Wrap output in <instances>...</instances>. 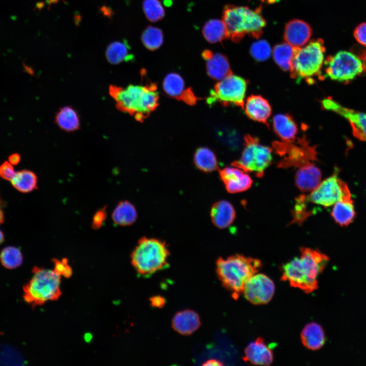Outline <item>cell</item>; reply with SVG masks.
<instances>
[{
  "label": "cell",
  "instance_id": "obj_1",
  "mask_svg": "<svg viewBox=\"0 0 366 366\" xmlns=\"http://www.w3.org/2000/svg\"><path fill=\"white\" fill-rule=\"evenodd\" d=\"M328 261V257L318 250L302 248L299 258L295 257L282 266L281 280L306 293H312L318 288V277Z\"/></svg>",
  "mask_w": 366,
  "mask_h": 366
},
{
  "label": "cell",
  "instance_id": "obj_2",
  "mask_svg": "<svg viewBox=\"0 0 366 366\" xmlns=\"http://www.w3.org/2000/svg\"><path fill=\"white\" fill-rule=\"evenodd\" d=\"M109 93L118 110L129 114L140 122L159 105L157 85L152 82L145 85L130 84L125 87L110 85Z\"/></svg>",
  "mask_w": 366,
  "mask_h": 366
},
{
  "label": "cell",
  "instance_id": "obj_3",
  "mask_svg": "<svg viewBox=\"0 0 366 366\" xmlns=\"http://www.w3.org/2000/svg\"><path fill=\"white\" fill-rule=\"evenodd\" d=\"M261 266L260 260L236 254L226 258H219L216 272L224 287L236 299L242 293L247 281L259 271Z\"/></svg>",
  "mask_w": 366,
  "mask_h": 366
},
{
  "label": "cell",
  "instance_id": "obj_4",
  "mask_svg": "<svg viewBox=\"0 0 366 366\" xmlns=\"http://www.w3.org/2000/svg\"><path fill=\"white\" fill-rule=\"evenodd\" d=\"M222 18L228 38L234 43L240 41L247 34L259 38L266 24L260 8L253 10L248 7L226 5L223 9Z\"/></svg>",
  "mask_w": 366,
  "mask_h": 366
},
{
  "label": "cell",
  "instance_id": "obj_5",
  "mask_svg": "<svg viewBox=\"0 0 366 366\" xmlns=\"http://www.w3.org/2000/svg\"><path fill=\"white\" fill-rule=\"evenodd\" d=\"M170 256L166 243L159 239L143 237L131 254V262L142 276H149L166 268Z\"/></svg>",
  "mask_w": 366,
  "mask_h": 366
},
{
  "label": "cell",
  "instance_id": "obj_6",
  "mask_svg": "<svg viewBox=\"0 0 366 366\" xmlns=\"http://www.w3.org/2000/svg\"><path fill=\"white\" fill-rule=\"evenodd\" d=\"M32 272V277L23 287L24 300L34 308L58 299L62 293L61 276L53 269L38 266L33 267Z\"/></svg>",
  "mask_w": 366,
  "mask_h": 366
},
{
  "label": "cell",
  "instance_id": "obj_7",
  "mask_svg": "<svg viewBox=\"0 0 366 366\" xmlns=\"http://www.w3.org/2000/svg\"><path fill=\"white\" fill-rule=\"evenodd\" d=\"M325 47L322 39L312 40L303 48H297L292 59L291 77L297 80L306 79L313 82V78L321 77Z\"/></svg>",
  "mask_w": 366,
  "mask_h": 366
},
{
  "label": "cell",
  "instance_id": "obj_8",
  "mask_svg": "<svg viewBox=\"0 0 366 366\" xmlns=\"http://www.w3.org/2000/svg\"><path fill=\"white\" fill-rule=\"evenodd\" d=\"M245 147L240 159L233 162L232 165L246 172H254L261 177L264 170L271 163L272 149L260 143L258 138L247 135L244 138Z\"/></svg>",
  "mask_w": 366,
  "mask_h": 366
},
{
  "label": "cell",
  "instance_id": "obj_9",
  "mask_svg": "<svg viewBox=\"0 0 366 366\" xmlns=\"http://www.w3.org/2000/svg\"><path fill=\"white\" fill-rule=\"evenodd\" d=\"M299 198L306 204L311 203L329 207L337 202L351 198L347 184L338 177V170L332 175L320 182L308 195H301Z\"/></svg>",
  "mask_w": 366,
  "mask_h": 366
},
{
  "label": "cell",
  "instance_id": "obj_10",
  "mask_svg": "<svg viewBox=\"0 0 366 366\" xmlns=\"http://www.w3.org/2000/svg\"><path fill=\"white\" fill-rule=\"evenodd\" d=\"M325 72L331 79L342 82L353 80L365 70L363 60L355 54L341 51L325 60Z\"/></svg>",
  "mask_w": 366,
  "mask_h": 366
},
{
  "label": "cell",
  "instance_id": "obj_11",
  "mask_svg": "<svg viewBox=\"0 0 366 366\" xmlns=\"http://www.w3.org/2000/svg\"><path fill=\"white\" fill-rule=\"evenodd\" d=\"M247 81L233 74L217 82L207 99L208 103L219 102L224 106L234 105L243 109Z\"/></svg>",
  "mask_w": 366,
  "mask_h": 366
},
{
  "label": "cell",
  "instance_id": "obj_12",
  "mask_svg": "<svg viewBox=\"0 0 366 366\" xmlns=\"http://www.w3.org/2000/svg\"><path fill=\"white\" fill-rule=\"evenodd\" d=\"M272 146L277 154L283 159L279 167H300L317 160L315 147L310 145L305 136L298 139L296 144L289 142H274Z\"/></svg>",
  "mask_w": 366,
  "mask_h": 366
},
{
  "label": "cell",
  "instance_id": "obj_13",
  "mask_svg": "<svg viewBox=\"0 0 366 366\" xmlns=\"http://www.w3.org/2000/svg\"><path fill=\"white\" fill-rule=\"evenodd\" d=\"M274 284L267 276L255 274L246 283L242 293L245 298L254 304L268 303L274 293Z\"/></svg>",
  "mask_w": 366,
  "mask_h": 366
},
{
  "label": "cell",
  "instance_id": "obj_14",
  "mask_svg": "<svg viewBox=\"0 0 366 366\" xmlns=\"http://www.w3.org/2000/svg\"><path fill=\"white\" fill-rule=\"evenodd\" d=\"M321 105L324 109L333 111L345 118L349 122L354 136L366 141V113L345 107L329 98L322 100Z\"/></svg>",
  "mask_w": 366,
  "mask_h": 366
},
{
  "label": "cell",
  "instance_id": "obj_15",
  "mask_svg": "<svg viewBox=\"0 0 366 366\" xmlns=\"http://www.w3.org/2000/svg\"><path fill=\"white\" fill-rule=\"evenodd\" d=\"M163 88L168 96L189 105H195L199 100L191 88L186 87L183 78L177 73H170L165 76Z\"/></svg>",
  "mask_w": 366,
  "mask_h": 366
},
{
  "label": "cell",
  "instance_id": "obj_16",
  "mask_svg": "<svg viewBox=\"0 0 366 366\" xmlns=\"http://www.w3.org/2000/svg\"><path fill=\"white\" fill-rule=\"evenodd\" d=\"M219 174L226 189L230 193L246 191L252 184L250 176L236 167H225L219 171Z\"/></svg>",
  "mask_w": 366,
  "mask_h": 366
},
{
  "label": "cell",
  "instance_id": "obj_17",
  "mask_svg": "<svg viewBox=\"0 0 366 366\" xmlns=\"http://www.w3.org/2000/svg\"><path fill=\"white\" fill-rule=\"evenodd\" d=\"M312 34V29L308 23L301 20L293 19L286 25L284 38L292 46L300 48L308 42Z\"/></svg>",
  "mask_w": 366,
  "mask_h": 366
},
{
  "label": "cell",
  "instance_id": "obj_18",
  "mask_svg": "<svg viewBox=\"0 0 366 366\" xmlns=\"http://www.w3.org/2000/svg\"><path fill=\"white\" fill-rule=\"evenodd\" d=\"M243 359L253 364L268 365L273 361V352L264 339L259 337L246 348Z\"/></svg>",
  "mask_w": 366,
  "mask_h": 366
},
{
  "label": "cell",
  "instance_id": "obj_19",
  "mask_svg": "<svg viewBox=\"0 0 366 366\" xmlns=\"http://www.w3.org/2000/svg\"><path fill=\"white\" fill-rule=\"evenodd\" d=\"M243 109L250 119L268 126V119L271 114V107L268 101L260 95L249 96L244 104Z\"/></svg>",
  "mask_w": 366,
  "mask_h": 366
},
{
  "label": "cell",
  "instance_id": "obj_20",
  "mask_svg": "<svg viewBox=\"0 0 366 366\" xmlns=\"http://www.w3.org/2000/svg\"><path fill=\"white\" fill-rule=\"evenodd\" d=\"M321 173L313 162L298 168L295 176L298 189L303 193L311 192L320 183Z\"/></svg>",
  "mask_w": 366,
  "mask_h": 366
},
{
  "label": "cell",
  "instance_id": "obj_21",
  "mask_svg": "<svg viewBox=\"0 0 366 366\" xmlns=\"http://www.w3.org/2000/svg\"><path fill=\"white\" fill-rule=\"evenodd\" d=\"M201 325L198 314L191 310H185L177 313L172 320V326L177 332L189 335L194 332Z\"/></svg>",
  "mask_w": 366,
  "mask_h": 366
},
{
  "label": "cell",
  "instance_id": "obj_22",
  "mask_svg": "<svg viewBox=\"0 0 366 366\" xmlns=\"http://www.w3.org/2000/svg\"><path fill=\"white\" fill-rule=\"evenodd\" d=\"M210 215L212 223L217 227L224 229L233 223L236 212L234 207L229 202L222 200L212 205Z\"/></svg>",
  "mask_w": 366,
  "mask_h": 366
},
{
  "label": "cell",
  "instance_id": "obj_23",
  "mask_svg": "<svg viewBox=\"0 0 366 366\" xmlns=\"http://www.w3.org/2000/svg\"><path fill=\"white\" fill-rule=\"evenodd\" d=\"M272 127L276 134L285 142H292L298 132L297 125L289 114H278L273 117Z\"/></svg>",
  "mask_w": 366,
  "mask_h": 366
},
{
  "label": "cell",
  "instance_id": "obj_24",
  "mask_svg": "<svg viewBox=\"0 0 366 366\" xmlns=\"http://www.w3.org/2000/svg\"><path fill=\"white\" fill-rule=\"evenodd\" d=\"M300 337L303 346L312 350L320 349L325 342V333L322 327L315 322L307 324L303 328Z\"/></svg>",
  "mask_w": 366,
  "mask_h": 366
},
{
  "label": "cell",
  "instance_id": "obj_25",
  "mask_svg": "<svg viewBox=\"0 0 366 366\" xmlns=\"http://www.w3.org/2000/svg\"><path fill=\"white\" fill-rule=\"evenodd\" d=\"M207 75L212 79L221 80L232 74L227 57L222 53H216L206 60Z\"/></svg>",
  "mask_w": 366,
  "mask_h": 366
},
{
  "label": "cell",
  "instance_id": "obj_26",
  "mask_svg": "<svg viewBox=\"0 0 366 366\" xmlns=\"http://www.w3.org/2000/svg\"><path fill=\"white\" fill-rule=\"evenodd\" d=\"M105 54L107 61L112 65L131 61L134 58L130 52V47L126 40L110 43L107 47Z\"/></svg>",
  "mask_w": 366,
  "mask_h": 366
},
{
  "label": "cell",
  "instance_id": "obj_27",
  "mask_svg": "<svg viewBox=\"0 0 366 366\" xmlns=\"http://www.w3.org/2000/svg\"><path fill=\"white\" fill-rule=\"evenodd\" d=\"M112 219L118 226H130L136 221L137 212L135 206L128 200L120 201L112 214Z\"/></svg>",
  "mask_w": 366,
  "mask_h": 366
},
{
  "label": "cell",
  "instance_id": "obj_28",
  "mask_svg": "<svg viewBox=\"0 0 366 366\" xmlns=\"http://www.w3.org/2000/svg\"><path fill=\"white\" fill-rule=\"evenodd\" d=\"M331 215L334 221L341 226H346L354 220L356 213L352 199L337 202Z\"/></svg>",
  "mask_w": 366,
  "mask_h": 366
},
{
  "label": "cell",
  "instance_id": "obj_29",
  "mask_svg": "<svg viewBox=\"0 0 366 366\" xmlns=\"http://www.w3.org/2000/svg\"><path fill=\"white\" fill-rule=\"evenodd\" d=\"M55 121L63 130L73 132L80 128V120L76 111L68 106L60 108L57 112Z\"/></svg>",
  "mask_w": 366,
  "mask_h": 366
},
{
  "label": "cell",
  "instance_id": "obj_30",
  "mask_svg": "<svg viewBox=\"0 0 366 366\" xmlns=\"http://www.w3.org/2000/svg\"><path fill=\"white\" fill-rule=\"evenodd\" d=\"M202 32L205 39L212 44L221 42L228 38L227 29L223 20H208L204 24Z\"/></svg>",
  "mask_w": 366,
  "mask_h": 366
},
{
  "label": "cell",
  "instance_id": "obj_31",
  "mask_svg": "<svg viewBox=\"0 0 366 366\" xmlns=\"http://www.w3.org/2000/svg\"><path fill=\"white\" fill-rule=\"evenodd\" d=\"M297 48L287 43L279 44L273 47V59L281 69L285 71H290L292 59Z\"/></svg>",
  "mask_w": 366,
  "mask_h": 366
},
{
  "label": "cell",
  "instance_id": "obj_32",
  "mask_svg": "<svg viewBox=\"0 0 366 366\" xmlns=\"http://www.w3.org/2000/svg\"><path fill=\"white\" fill-rule=\"evenodd\" d=\"M196 166L201 171L211 172L218 168V162L215 153L207 147L198 148L194 155Z\"/></svg>",
  "mask_w": 366,
  "mask_h": 366
},
{
  "label": "cell",
  "instance_id": "obj_33",
  "mask_svg": "<svg viewBox=\"0 0 366 366\" xmlns=\"http://www.w3.org/2000/svg\"><path fill=\"white\" fill-rule=\"evenodd\" d=\"M11 181L16 190L23 193L32 192L38 188L37 177L30 170H23L16 172Z\"/></svg>",
  "mask_w": 366,
  "mask_h": 366
},
{
  "label": "cell",
  "instance_id": "obj_34",
  "mask_svg": "<svg viewBox=\"0 0 366 366\" xmlns=\"http://www.w3.org/2000/svg\"><path fill=\"white\" fill-rule=\"evenodd\" d=\"M141 39L144 46L150 51L159 49L164 42L163 32L158 27L147 26L143 31Z\"/></svg>",
  "mask_w": 366,
  "mask_h": 366
},
{
  "label": "cell",
  "instance_id": "obj_35",
  "mask_svg": "<svg viewBox=\"0 0 366 366\" xmlns=\"http://www.w3.org/2000/svg\"><path fill=\"white\" fill-rule=\"evenodd\" d=\"M0 261L6 268L12 269L20 266L23 261L20 249L14 246L4 248L0 253Z\"/></svg>",
  "mask_w": 366,
  "mask_h": 366
},
{
  "label": "cell",
  "instance_id": "obj_36",
  "mask_svg": "<svg viewBox=\"0 0 366 366\" xmlns=\"http://www.w3.org/2000/svg\"><path fill=\"white\" fill-rule=\"evenodd\" d=\"M142 7L147 19L151 22L158 21L165 16L164 9L159 0H144Z\"/></svg>",
  "mask_w": 366,
  "mask_h": 366
},
{
  "label": "cell",
  "instance_id": "obj_37",
  "mask_svg": "<svg viewBox=\"0 0 366 366\" xmlns=\"http://www.w3.org/2000/svg\"><path fill=\"white\" fill-rule=\"evenodd\" d=\"M271 48L265 40H259L252 44L250 53L252 57L257 61L266 60L270 56Z\"/></svg>",
  "mask_w": 366,
  "mask_h": 366
},
{
  "label": "cell",
  "instance_id": "obj_38",
  "mask_svg": "<svg viewBox=\"0 0 366 366\" xmlns=\"http://www.w3.org/2000/svg\"><path fill=\"white\" fill-rule=\"evenodd\" d=\"M52 262L54 264L53 270L59 276L69 278L71 277L73 271L72 268L68 264V260L63 258L61 260L53 259Z\"/></svg>",
  "mask_w": 366,
  "mask_h": 366
},
{
  "label": "cell",
  "instance_id": "obj_39",
  "mask_svg": "<svg viewBox=\"0 0 366 366\" xmlns=\"http://www.w3.org/2000/svg\"><path fill=\"white\" fill-rule=\"evenodd\" d=\"M106 206L99 209L94 215L92 222V228L98 229L102 227L107 218Z\"/></svg>",
  "mask_w": 366,
  "mask_h": 366
},
{
  "label": "cell",
  "instance_id": "obj_40",
  "mask_svg": "<svg viewBox=\"0 0 366 366\" xmlns=\"http://www.w3.org/2000/svg\"><path fill=\"white\" fill-rule=\"evenodd\" d=\"M13 167L9 162H5L0 165V177L11 181L15 174Z\"/></svg>",
  "mask_w": 366,
  "mask_h": 366
},
{
  "label": "cell",
  "instance_id": "obj_41",
  "mask_svg": "<svg viewBox=\"0 0 366 366\" xmlns=\"http://www.w3.org/2000/svg\"><path fill=\"white\" fill-rule=\"evenodd\" d=\"M354 36L361 45L366 46V22L358 25L354 31Z\"/></svg>",
  "mask_w": 366,
  "mask_h": 366
},
{
  "label": "cell",
  "instance_id": "obj_42",
  "mask_svg": "<svg viewBox=\"0 0 366 366\" xmlns=\"http://www.w3.org/2000/svg\"><path fill=\"white\" fill-rule=\"evenodd\" d=\"M151 305L156 308H162L165 303V299L160 296H155L150 299Z\"/></svg>",
  "mask_w": 366,
  "mask_h": 366
},
{
  "label": "cell",
  "instance_id": "obj_43",
  "mask_svg": "<svg viewBox=\"0 0 366 366\" xmlns=\"http://www.w3.org/2000/svg\"><path fill=\"white\" fill-rule=\"evenodd\" d=\"M20 160V157L19 155L15 154H13L9 157V162L11 164L16 165L19 163Z\"/></svg>",
  "mask_w": 366,
  "mask_h": 366
},
{
  "label": "cell",
  "instance_id": "obj_44",
  "mask_svg": "<svg viewBox=\"0 0 366 366\" xmlns=\"http://www.w3.org/2000/svg\"><path fill=\"white\" fill-rule=\"evenodd\" d=\"M203 365H222L223 364L221 363L220 361L216 360V359H210L207 361H206L203 364Z\"/></svg>",
  "mask_w": 366,
  "mask_h": 366
},
{
  "label": "cell",
  "instance_id": "obj_45",
  "mask_svg": "<svg viewBox=\"0 0 366 366\" xmlns=\"http://www.w3.org/2000/svg\"><path fill=\"white\" fill-rule=\"evenodd\" d=\"M214 54V53L209 49H205L202 53V57L206 60L209 58Z\"/></svg>",
  "mask_w": 366,
  "mask_h": 366
},
{
  "label": "cell",
  "instance_id": "obj_46",
  "mask_svg": "<svg viewBox=\"0 0 366 366\" xmlns=\"http://www.w3.org/2000/svg\"><path fill=\"white\" fill-rule=\"evenodd\" d=\"M4 211L3 210L2 206V202L0 198V224H2L4 222Z\"/></svg>",
  "mask_w": 366,
  "mask_h": 366
},
{
  "label": "cell",
  "instance_id": "obj_47",
  "mask_svg": "<svg viewBox=\"0 0 366 366\" xmlns=\"http://www.w3.org/2000/svg\"><path fill=\"white\" fill-rule=\"evenodd\" d=\"M164 4L167 7H170L172 4V0H164Z\"/></svg>",
  "mask_w": 366,
  "mask_h": 366
},
{
  "label": "cell",
  "instance_id": "obj_48",
  "mask_svg": "<svg viewBox=\"0 0 366 366\" xmlns=\"http://www.w3.org/2000/svg\"><path fill=\"white\" fill-rule=\"evenodd\" d=\"M4 241V235L3 232L0 230V245Z\"/></svg>",
  "mask_w": 366,
  "mask_h": 366
},
{
  "label": "cell",
  "instance_id": "obj_49",
  "mask_svg": "<svg viewBox=\"0 0 366 366\" xmlns=\"http://www.w3.org/2000/svg\"><path fill=\"white\" fill-rule=\"evenodd\" d=\"M58 1V0H49V2H50V4H51V3H52L56 2H57Z\"/></svg>",
  "mask_w": 366,
  "mask_h": 366
}]
</instances>
